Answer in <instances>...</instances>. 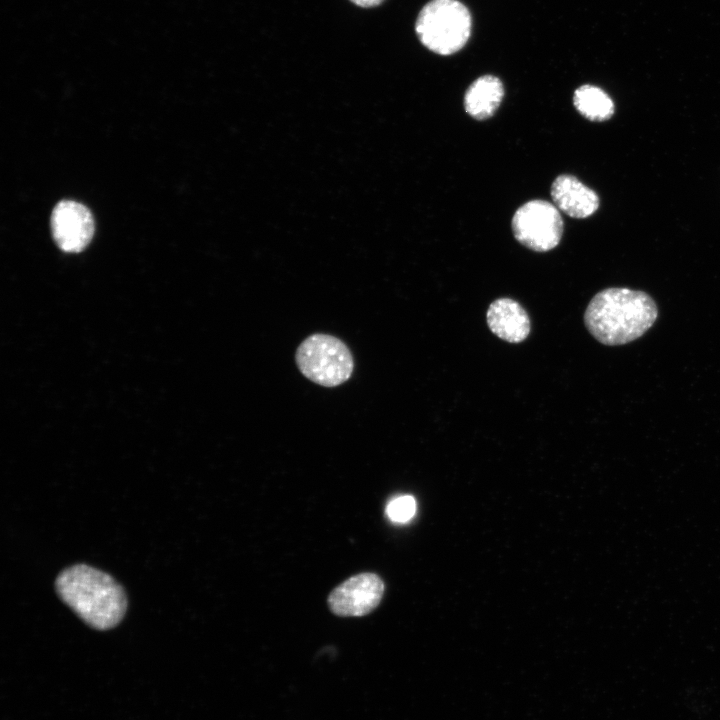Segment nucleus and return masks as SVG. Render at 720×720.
Listing matches in <instances>:
<instances>
[{
  "mask_svg": "<svg viewBox=\"0 0 720 720\" xmlns=\"http://www.w3.org/2000/svg\"><path fill=\"white\" fill-rule=\"evenodd\" d=\"M658 316L654 300L643 291L611 287L589 302L584 322L591 335L604 345L614 346L641 337Z\"/></svg>",
  "mask_w": 720,
  "mask_h": 720,
  "instance_id": "obj_1",
  "label": "nucleus"
},
{
  "mask_svg": "<svg viewBox=\"0 0 720 720\" xmlns=\"http://www.w3.org/2000/svg\"><path fill=\"white\" fill-rule=\"evenodd\" d=\"M55 586L62 601L94 629H111L125 615L127 598L122 586L91 566L66 568L58 575Z\"/></svg>",
  "mask_w": 720,
  "mask_h": 720,
  "instance_id": "obj_2",
  "label": "nucleus"
},
{
  "mask_svg": "<svg viewBox=\"0 0 720 720\" xmlns=\"http://www.w3.org/2000/svg\"><path fill=\"white\" fill-rule=\"evenodd\" d=\"M415 28L429 50L450 55L466 44L471 32V16L457 0H431L420 11Z\"/></svg>",
  "mask_w": 720,
  "mask_h": 720,
  "instance_id": "obj_3",
  "label": "nucleus"
},
{
  "mask_svg": "<svg viewBox=\"0 0 720 720\" xmlns=\"http://www.w3.org/2000/svg\"><path fill=\"white\" fill-rule=\"evenodd\" d=\"M296 364L310 381L324 387H336L350 379L354 360L348 346L339 338L315 333L296 350Z\"/></svg>",
  "mask_w": 720,
  "mask_h": 720,
  "instance_id": "obj_4",
  "label": "nucleus"
},
{
  "mask_svg": "<svg viewBox=\"0 0 720 720\" xmlns=\"http://www.w3.org/2000/svg\"><path fill=\"white\" fill-rule=\"evenodd\" d=\"M515 238L525 247L546 252L555 248L563 234L558 208L545 200H531L520 206L512 218Z\"/></svg>",
  "mask_w": 720,
  "mask_h": 720,
  "instance_id": "obj_5",
  "label": "nucleus"
},
{
  "mask_svg": "<svg viewBox=\"0 0 720 720\" xmlns=\"http://www.w3.org/2000/svg\"><path fill=\"white\" fill-rule=\"evenodd\" d=\"M385 591L383 580L375 573L354 575L337 587L327 598L332 613L340 617H361L380 604Z\"/></svg>",
  "mask_w": 720,
  "mask_h": 720,
  "instance_id": "obj_6",
  "label": "nucleus"
},
{
  "mask_svg": "<svg viewBox=\"0 0 720 720\" xmlns=\"http://www.w3.org/2000/svg\"><path fill=\"white\" fill-rule=\"evenodd\" d=\"M51 231L58 247L69 253L82 251L94 234V220L90 211L81 203L64 200L51 214Z\"/></svg>",
  "mask_w": 720,
  "mask_h": 720,
  "instance_id": "obj_7",
  "label": "nucleus"
},
{
  "mask_svg": "<svg viewBox=\"0 0 720 720\" xmlns=\"http://www.w3.org/2000/svg\"><path fill=\"white\" fill-rule=\"evenodd\" d=\"M486 319L491 332L509 343H520L530 333V319L526 310L511 298L493 301L487 310Z\"/></svg>",
  "mask_w": 720,
  "mask_h": 720,
  "instance_id": "obj_8",
  "label": "nucleus"
},
{
  "mask_svg": "<svg viewBox=\"0 0 720 720\" xmlns=\"http://www.w3.org/2000/svg\"><path fill=\"white\" fill-rule=\"evenodd\" d=\"M551 197L558 210L573 218L589 217L599 207L598 195L572 175H560L554 180Z\"/></svg>",
  "mask_w": 720,
  "mask_h": 720,
  "instance_id": "obj_9",
  "label": "nucleus"
},
{
  "mask_svg": "<svg viewBox=\"0 0 720 720\" xmlns=\"http://www.w3.org/2000/svg\"><path fill=\"white\" fill-rule=\"evenodd\" d=\"M503 96L502 82L495 76L484 75L468 87L464 96V107L471 117L484 120L495 114Z\"/></svg>",
  "mask_w": 720,
  "mask_h": 720,
  "instance_id": "obj_10",
  "label": "nucleus"
},
{
  "mask_svg": "<svg viewBox=\"0 0 720 720\" xmlns=\"http://www.w3.org/2000/svg\"><path fill=\"white\" fill-rule=\"evenodd\" d=\"M573 103L579 113L591 121H605L614 114L612 99L593 85H582L575 90Z\"/></svg>",
  "mask_w": 720,
  "mask_h": 720,
  "instance_id": "obj_11",
  "label": "nucleus"
},
{
  "mask_svg": "<svg viewBox=\"0 0 720 720\" xmlns=\"http://www.w3.org/2000/svg\"><path fill=\"white\" fill-rule=\"evenodd\" d=\"M416 500L411 495H400L393 498L386 507L390 520L398 523L410 521L416 513Z\"/></svg>",
  "mask_w": 720,
  "mask_h": 720,
  "instance_id": "obj_12",
  "label": "nucleus"
},
{
  "mask_svg": "<svg viewBox=\"0 0 720 720\" xmlns=\"http://www.w3.org/2000/svg\"><path fill=\"white\" fill-rule=\"evenodd\" d=\"M354 4L361 7H373L380 4L383 0H350Z\"/></svg>",
  "mask_w": 720,
  "mask_h": 720,
  "instance_id": "obj_13",
  "label": "nucleus"
}]
</instances>
